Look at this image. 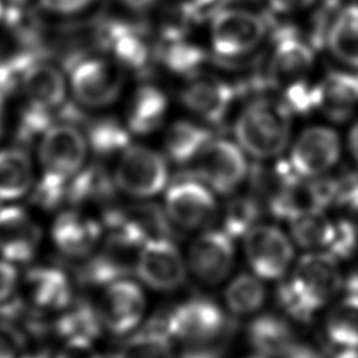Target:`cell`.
<instances>
[{"label":"cell","instance_id":"obj_1","mask_svg":"<svg viewBox=\"0 0 358 358\" xmlns=\"http://www.w3.org/2000/svg\"><path fill=\"white\" fill-rule=\"evenodd\" d=\"M333 256L309 252L294 266L277 289L282 310L298 322H309L341 288V273Z\"/></svg>","mask_w":358,"mask_h":358},{"label":"cell","instance_id":"obj_2","mask_svg":"<svg viewBox=\"0 0 358 358\" xmlns=\"http://www.w3.org/2000/svg\"><path fill=\"white\" fill-rule=\"evenodd\" d=\"M289 131L288 108L267 99L250 102L235 123L239 147L257 159H271L281 154L289 141Z\"/></svg>","mask_w":358,"mask_h":358},{"label":"cell","instance_id":"obj_3","mask_svg":"<svg viewBox=\"0 0 358 358\" xmlns=\"http://www.w3.org/2000/svg\"><path fill=\"white\" fill-rule=\"evenodd\" d=\"M161 329L190 347L210 345L227 331V316L214 301L190 298L166 313Z\"/></svg>","mask_w":358,"mask_h":358},{"label":"cell","instance_id":"obj_4","mask_svg":"<svg viewBox=\"0 0 358 358\" xmlns=\"http://www.w3.org/2000/svg\"><path fill=\"white\" fill-rule=\"evenodd\" d=\"M116 189L134 199H150L161 193L168 183L166 159L145 145H129L113 169Z\"/></svg>","mask_w":358,"mask_h":358},{"label":"cell","instance_id":"obj_5","mask_svg":"<svg viewBox=\"0 0 358 358\" xmlns=\"http://www.w3.org/2000/svg\"><path fill=\"white\" fill-rule=\"evenodd\" d=\"M124 84L123 66L113 59L83 57L70 67V88L77 102L87 108L113 103Z\"/></svg>","mask_w":358,"mask_h":358},{"label":"cell","instance_id":"obj_6","mask_svg":"<svg viewBox=\"0 0 358 358\" xmlns=\"http://www.w3.org/2000/svg\"><path fill=\"white\" fill-rule=\"evenodd\" d=\"M88 152L85 133L67 122L53 123L38 141L42 172L63 179H71L85 166Z\"/></svg>","mask_w":358,"mask_h":358},{"label":"cell","instance_id":"obj_7","mask_svg":"<svg viewBox=\"0 0 358 358\" xmlns=\"http://www.w3.org/2000/svg\"><path fill=\"white\" fill-rule=\"evenodd\" d=\"M266 35L263 18L246 8L229 7L214 14L210 42L215 53L236 57L256 49Z\"/></svg>","mask_w":358,"mask_h":358},{"label":"cell","instance_id":"obj_8","mask_svg":"<svg viewBox=\"0 0 358 358\" xmlns=\"http://www.w3.org/2000/svg\"><path fill=\"white\" fill-rule=\"evenodd\" d=\"M199 179L213 192L234 193L248 176L245 151L228 140H210L194 159Z\"/></svg>","mask_w":358,"mask_h":358},{"label":"cell","instance_id":"obj_9","mask_svg":"<svg viewBox=\"0 0 358 358\" xmlns=\"http://www.w3.org/2000/svg\"><path fill=\"white\" fill-rule=\"evenodd\" d=\"M243 250L253 274L262 280L282 278L294 259L291 239L268 224H257L243 236Z\"/></svg>","mask_w":358,"mask_h":358},{"label":"cell","instance_id":"obj_10","mask_svg":"<svg viewBox=\"0 0 358 358\" xmlns=\"http://www.w3.org/2000/svg\"><path fill=\"white\" fill-rule=\"evenodd\" d=\"M187 264L171 238H152L138 250L134 273L155 291H173L186 280Z\"/></svg>","mask_w":358,"mask_h":358},{"label":"cell","instance_id":"obj_11","mask_svg":"<svg viewBox=\"0 0 358 358\" xmlns=\"http://www.w3.org/2000/svg\"><path fill=\"white\" fill-rule=\"evenodd\" d=\"M96 305L103 329L115 336L131 333L145 313V295L140 284L129 277L102 287Z\"/></svg>","mask_w":358,"mask_h":358},{"label":"cell","instance_id":"obj_12","mask_svg":"<svg viewBox=\"0 0 358 358\" xmlns=\"http://www.w3.org/2000/svg\"><path fill=\"white\" fill-rule=\"evenodd\" d=\"M341 155L338 134L327 126H310L295 138L289 152V166L299 178L327 173Z\"/></svg>","mask_w":358,"mask_h":358},{"label":"cell","instance_id":"obj_13","mask_svg":"<svg viewBox=\"0 0 358 358\" xmlns=\"http://www.w3.org/2000/svg\"><path fill=\"white\" fill-rule=\"evenodd\" d=\"M164 210L172 224L197 229L214 218L217 200L213 190L200 179H183L166 187Z\"/></svg>","mask_w":358,"mask_h":358},{"label":"cell","instance_id":"obj_14","mask_svg":"<svg viewBox=\"0 0 358 358\" xmlns=\"http://www.w3.org/2000/svg\"><path fill=\"white\" fill-rule=\"evenodd\" d=\"M235 263L234 239L222 229L200 234L189 246L187 268L206 285L222 282Z\"/></svg>","mask_w":358,"mask_h":358},{"label":"cell","instance_id":"obj_15","mask_svg":"<svg viewBox=\"0 0 358 358\" xmlns=\"http://www.w3.org/2000/svg\"><path fill=\"white\" fill-rule=\"evenodd\" d=\"M42 242V229L18 206L0 207V256L14 264L28 263Z\"/></svg>","mask_w":358,"mask_h":358},{"label":"cell","instance_id":"obj_16","mask_svg":"<svg viewBox=\"0 0 358 358\" xmlns=\"http://www.w3.org/2000/svg\"><path fill=\"white\" fill-rule=\"evenodd\" d=\"M103 227L78 211H63L52 227L55 246L70 257H88L101 243Z\"/></svg>","mask_w":358,"mask_h":358},{"label":"cell","instance_id":"obj_17","mask_svg":"<svg viewBox=\"0 0 358 358\" xmlns=\"http://www.w3.org/2000/svg\"><path fill=\"white\" fill-rule=\"evenodd\" d=\"M180 96L183 105L196 116L217 123L227 116L234 101V90L217 77L193 76Z\"/></svg>","mask_w":358,"mask_h":358},{"label":"cell","instance_id":"obj_18","mask_svg":"<svg viewBox=\"0 0 358 358\" xmlns=\"http://www.w3.org/2000/svg\"><path fill=\"white\" fill-rule=\"evenodd\" d=\"M21 88L28 105L57 112L66 103V78L62 70L49 62L35 60L25 70L21 80Z\"/></svg>","mask_w":358,"mask_h":358},{"label":"cell","instance_id":"obj_19","mask_svg":"<svg viewBox=\"0 0 358 358\" xmlns=\"http://www.w3.org/2000/svg\"><path fill=\"white\" fill-rule=\"evenodd\" d=\"M27 299L38 310H63L73 302L69 277L57 267L36 266L24 277Z\"/></svg>","mask_w":358,"mask_h":358},{"label":"cell","instance_id":"obj_20","mask_svg":"<svg viewBox=\"0 0 358 358\" xmlns=\"http://www.w3.org/2000/svg\"><path fill=\"white\" fill-rule=\"evenodd\" d=\"M98 39L110 50L113 60L123 67L141 70L148 64V42L134 25L123 21H106L98 27Z\"/></svg>","mask_w":358,"mask_h":358},{"label":"cell","instance_id":"obj_21","mask_svg":"<svg viewBox=\"0 0 358 358\" xmlns=\"http://www.w3.org/2000/svg\"><path fill=\"white\" fill-rule=\"evenodd\" d=\"M313 64L310 46L299 38L282 36L270 59L268 76L277 85H291L303 80Z\"/></svg>","mask_w":358,"mask_h":358},{"label":"cell","instance_id":"obj_22","mask_svg":"<svg viewBox=\"0 0 358 358\" xmlns=\"http://www.w3.org/2000/svg\"><path fill=\"white\" fill-rule=\"evenodd\" d=\"M249 344L263 358H284L295 343L291 324L277 315H260L248 327Z\"/></svg>","mask_w":358,"mask_h":358},{"label":"cell","instance_id":"obj_23","mask_svg":"<svg viewBox=\"0 0 358 358\" xmlns=\"http://www.w3.org/2000/svg\"><path fill=\"white\" fill-rule=\"evenodd\" d=\"M34 164L22 147L0 150V201H13L31 193Z\"/></svg>","mask_w":358,"mask_h":358},{"label":"cell","instance_id":"obj_24","mask_svg":"<svg viewBox=\"0 0 358 358\" xmlns=\"http://www.w3.org/2000/svg\"><path fill=\"white\" fill-rule=\"evenodd\" d=\"M168 109L166 95L155 85H140L131 95L127 108V129L136 134H150L157 130Z\"/></svg>","mask_w":358,"mask_h":358},{"label":"cell","instance_id":"obj_25","mask_svg":"<svg viewBox=\"0 0 358 358\" xmlns=\"http://www.w3.org/2000/svg\"><path fill=\"white\" fill-rule=\"evenodd\" d=\"M327 46L341 63L358 69V4L344 6L327 29Z\"/></svg>","mask_w":358,"mask_h":358},{"label":"cell","instance_id":"obj_26","mask_svg":"<svg viewBox=\"0 0 358 358\" xmlns=\"http://www.w3.org/2000/svg\"><path fill=\"white\" fill-rule=\"evenodd\" d=\"M319 108L330 116L345 117L358 105V76L351 73H330L317 85Z\"/></svg>","mask_w":358,"mask_h":358},{"label":"cell","instance_id":"obj_27","mask_svg":"<svg viewBox=\"0 0 358 358\" xmlns=\"http://www.w3.org/2000/svg\"><path fill=\"white\" fill-rule=\"evenodd\" d=\"M210 140L211 134L204 126L190 120H176L165 133L164 147L171 161L187 164L196 159Z\"/></svg>","mask_w":358,"mask_h":358},{"label":"cell","instance_id":"obj_28","mask_svg":"<svg viewBox=\"0 0 358 358\" xmlns=\"http://www.w3.org/2000/svg\"><path fill=\"white\" fill-rule=\"evenodd\" d=\"M324 333L329 341L340 348H358V295L340 299L327 313Z\"/></svg>","mask_w":358,"mask_h":358},{"label":"cell","instance_id":"obj_29","mask_svg":"<svg viewBox=\"0 0 358 358\" xmlns=\"http://www.w3.org/2000/svg\"><path fill=\"white\" fill-rule=\"evenodd\" d=\"M90 151L99 158L119 157L129 145V129L112 117H99L87 123L84 131Z\"/></svg>","mask_w":358,"mask_h":358},{"label":"cell","instance_id":"obj_30","mask_svg":"<svg viewBox=\"0 0 358 358\" xmlns=\"http://www.w3.org/2000/svg\"><path fill=\"white\" fill-rule=\"evenodd\" d=\"M62 315L55 320L53 329L56 334L67 338H90L94 340L103 329L96 306L87 302L70 303L60 310Z\"/></svg>","mask_w":358,"mask_h":358},{"label":"cell","instance_id":"obj_31","mask_svg":"<svg viewBox=\"0 0 358 358\" xmlns=\"http://www.w3.org/2000/svg\"><path fill=\"white\" fill-rule=\"evenodd\" d=\"M112 358H175L172 338L157 326L129 336Z\"/></svg>","mask_w":358,"mask_h":358},{"label":"cell","instance_id":"obj_32","mask_svg":"<svg viewBox=\"0 0 358 358\" xmlns=\"http://www.w3.org/2000/svg\"><path fill=\"white\" fill-rule=\"evenodd\" d=\"M291 238L309 252H326L334 232V221L323 211H312L298 215L289 221Z\"/></svg>","mask_w":358,"mask_h":358},{"label":"cell","instance_id":"obj_33","mask_svg":"<svg viewBox=\"0 0 358 358\" xmlns=\"http://www.w3.org/2000/svg\"><path fill=\"white\" fill-rule=\"evenodd\" d=\"M116 185L101 166H84L69 182L67 200L76 204L96 203L109 199Z\"/></svg>","mask_w":358,"mask_h":358},{"label":"cell","instance_id":"obj_34","mask_svg":"<svg viewBox=\"0 0 358 358\" xmlns=\"http://www.w3.org/2000/svg\"><path fill=\"white\" fill-rule=\"evenodd\" d=\"M266 301V288L256 274L242 273L228 284L225 303L228 309L239 316L257 312Z\"/></svg>","mask_w":358,"mask_h":358},{"label":"cell","instance_id":"obj_35","mask_svg":"<svg viewBox=\"0 0 358 358\" xmlns=\"http://www.w3.org/2000/svg\"><path fill=\"white\" fill-rule=\"evenodd\" d=\"M259 217V201L249 196H239L231 200L227 206L222 215L221 229L227 232L232 239L243 238L255 225H257Z\"/></svg>","mask_w":358,"mask_h":358},{"label":"cell","instance_id":"obj_36","mask_svg":"<svg viewBox=\"0 0 358 358\" xmlns=\"http://www.w3.org/2000/svg\"><path fill=\"white\" fill-rule=\"evenodd\" d=\"M161 55L165 66L178 74H193L204 62L201 49L179 39L175 34L166 35Z\"/></svg>","mask_w":358,"mask_h":358},{"label":"cell","instance_id":"obj_37","mask_svg":"<svg viewBox=\"0 0 358 358\" xmlns=\"http://www.w3.org/2000/svg\"><path fill=\"white\" fill-rule=\"evenodd\" d=\"M69 182L70 179H63L42 172L41 178L35 180L31 190L32 201L43 210L56 208L59 204L67 200Z\"/></svg>","mask_w":358,"mask_h":358},{"label":"cell","instance_id":"obj_38","mask_svg":"<svg viewBox=\"0 0 358 358\" xmlns=\"http://www.w3.org/2000/svg\"><path fill=\"white\" fill-rule=\"evenodd\" d=\"M358 245V228L345 217L334 221V232L331 242L324 253L336 260L347 259L352 255Z\"/></svg>","mask_w":358,"mask_h":358},{"label":"cell","instance_id":"obj_39","mask_svg":"<svg viewBox=\"0 0 358 358\" xmlns=\"http://www.w3.org/2000/svg\"><path fill=\"white\" fill-rule=\"evenodd\" d=\"M52 358H103L94 340L67 338Z\"/></svg>","mask_w":358,"mask_h":358},{"label":"cell","instance_id":"obj_40","mask_svg":"<svg viewBox=\"0 0 358 358\" xmlns=\"http://www.w3.org/2000/svg\"><path fill=\"white\" fill-rule=\"evenodd\" d=\"M18 285V273L15 264L0 257V306L13 298Z\"/></svg>","mask_w":358,"mask_h":358},{"label":"cell","instance_id":"obj_41","mask_svg":"<svg viewBox=\"0 0 358 358\" xmlns=\"http://www.w3.org/2000/svg\"><path fill=\"white\" fill-rule=\"evenodd\" d=\"M42 7L50 13L71 15L83 11L91 4L92 0H39Z\"/></svg>","mask_w":358,"mask_h":358},{"label":"cell","instance_id":"obj_42","mask_svg":"<svg viewBox=\"0 0 358 358\" xmlns=\"http://www.w3.org/2000/svg\"><path fill=\"white\" fill-rule=\"evenodd\" d=\"M340 201L345 210V217L358 228V183L345 187L340 196Z\"/></svg>","mask_w":358,"mask_h":358},{"label":"cell","instance_id":"obj_43","mask_svg":"<svg viewBox=\"0 0 358 358\" xmlns=\"http://www.w3.org/2000/svg\"><path fill=\"white\" fill-rule=\"evenodd\" d=\"M268 6L281 14L298 13L315 3V0H267Z\"/></svg>","mask_w":358,"mask_h":358},{"label":"cell","instance_id":"obj_44","mask_svg":"<svg viewBox=\"0 0 358 358\" xmlns=\"http://www.w3.org/2000/svg\"><path fill=\"white\" fill-rule=\"evenodd\" d=\"M182 13L186 15H194L204 11L208 7H213L217 0H176Z\"/></svg>","mask_w":358,"mask_h":358},{"label":"cell","instance_id":"obj_45","mask_svg":"<svg viewBox=\"0 0 358 358\" xmlns=\"http://www.w3.org/2000/svg\"><path fill=\"white\" fill-rule=\"evenodd\" d=\"M179 358H222V355L210 345L190 347Z\"/></svg>","mask_w":358,"mask_h":358},{"label":"cell","instance_id":"obj_46","mask_svg":"<svg viewBox=\"0 0 358 358\" xmlns=\"http://www.w3.org/2000/svg\"><path fill=\"white\" fill-rule=\"evenodd\" d=\"M17 348L18 345L7 333H0V358H18Z\"/></svg>","mask_w":358,"mask_h":358},{"label":"cell","instance_id":"obj_47","mask_svg":"<svg viewBox=\"0 0 358 358\" xmlns=\"http://www.w3.org/2000/svg\"><path fill=\"white\" fill-rule=\"evenodd\" d=\"M284 358H323V355L309 345L295 344Z\"/></svg>","mask_w":358,"mask_h":358},{"label":"cell","instance_id":"obj_48","mask_svg":"<svg viewBox=\"0 0 358 358\" xmlns=\"http://www.w3.org/2000/svg\"><path fill=\"white\" fill-rule=\"evenodd\" d=\"M124 7L133 11H144L155 4L157 0H120Z\"/></svg>","mask_w":358,"mask_h":358},{"label":"cell","instance_id":"obj_49","mask_svg":"<svg viewBox=\"0 0 358 358\" xmlns=\"http://www.w3.org/2000/svg\"><path fill=\"white\" fill-rule=\"evenodd\" d=\"M348 144H350V151L352 154V157L357 159L358 162V122L352 126L351 131H350V137H348Z\"/></svg>","mask_w":358,"mask_h":358},{"label":"cell","instance_id":"obj_50","mask_svg":"<svg viewBox=\"0 0 358 358\" xmlns=\"http://www.w3.org/2000/svg\"><path fill=\"white\" fill-rule=\"evenodd\" d=\"M333 358H358V348H340Z\"/></svg>","mask_w":358,"mask_h":358},{"label":"cell","instance_id":"obj_51","mask_svg":"<svg viewBox=\"0 0 358 358\" xmlns=\"http://www.w3.org/2000/svg\"><path fill=\"white\" fill-rule=\"evenodd\" d=\"M8 7H27L31 0H3Z\"/></svg>","mask_w":358,"mask_h":358},{"label":"cell","instance_id":"obj_52","mask_svg":"<svg viewBox=\"0 0 358 358\" xmlns=\"http://www.w3.org/2000/svg\"><path fill=\"white\" fill-rule=\"evenodd\" d=\"M3 124H4V95L0 94V134L3 131Z\"/></svg>","mask_w":358,"mask_h":358},{"label":"cell","instance_id":"obj_53","mask_svg":"<svg viewBox=\"0 0 358 358\" xmlns=\"http://www.w3.org/2000/svg\"><path fill=\"white\" fill-rule=\"evenodd\" d=\"M18 358H52L49 357L48 354H43V352H32V354H27V355H21Z\"/></svg>","mask_w":358,"mask_h":358},{"label":"cell","instance_id":"obj_54","mask_svg":"<svg viewBox=\"0 0 358 358\" xmlns=\"http://www.w3.org/2000/svg\"><path fill=\"white\" fill-rule=\"evenodd\" d=\"M4 14H6V6H4V1L0 0V24L4 20Z\"/></svg>","mask_w":358,"mask_h":358},{"label":"cell","instance_id":"obj_55","mask_svg":"<svg viewBox=\"0 0 358 358\" xmlns=\"http://www.w3.org/2000/svg\"><path fill=\"white\" fill-rule=\"evenodd\" d=\"M248 358H263V357H260V355H253V357H248Z\"/></svg>","mask_w":358,"mask_h":358}]
</instances>
